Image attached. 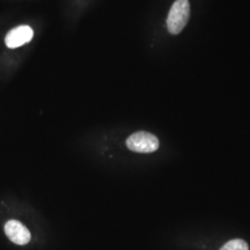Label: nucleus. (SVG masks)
<instances>
[{"label": "nucleus", "mask_w": 250, "mask_h": 250, "mask_svg": "<svg viewBox=\"0 0 250 250\" xmlns=\"http://www.w3.org/2000/svg\"><path fill=\"white\" fill-rule=\"evenodd\" d=\"M190 18V4L188 0H176L170 8L167 27L172 35H178L188 24Z\"/></svg>", "instance_id": "f257e3e1"}, {"label": "nucleus", "mask_w": 250, "mask_h": 250, "mask_svg": "<svg viewBox=\"0 0 250 250\" xmlns=\"http://www.w3.org/2000/svg\"><path fill=\"white\" fill-rule=\"evenodd\" d=\"M127 147L137 153H152L160 146L158 137L147 132H137L131 134L126 140Z\"/></svg>", "instance_id": "f03ea898"}, {"label": "nucleus", "mask_w": 250, "mask_h": 250, "mask_svg": "<svg viewBox=\"0 0 250 250\" xmlns=\"http://www.w3.org/2000/svg\"><path fill=\"white\" fill-rule=\"evenodd\" d=\"M5 233L9 240L19 246H23L31 240V232L21 222L10 220L4 227Z\"/></svg>", "instance_id": "7ed1b4c3"}, {"label": "nucleus", "mask_w": 250, "mask_h": 250, "mask_svg": "<svg viewBox=\"0 0 250 250\" xmlns=\"http://www.w3.org/2000/svg\"><path fill=\"white\" fill-rule=\"evenodd\" d=\"M34 37L33 29L28 25H21L10 30L5 38V43L9 48H17L29 43Z\"/></svg>", "instance_id": "20e7f679"}, {"label": "nucleus", "mask_w": 250, "mask_h": 250, "mask_svg": "<svg viewBox=\"0 0 250 250\" xmlns=\"http://www.w3.org/2000/svg\"><path fill=\"white\" fill-rule=\"evenodd\" d=\"M220 250H249V245L242 239H232Z\"/></svg>", "instance_id": "39448f33"}]
</instances>
